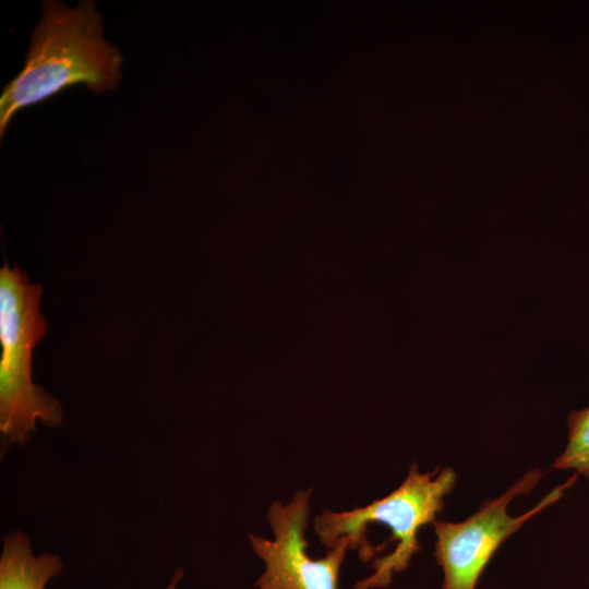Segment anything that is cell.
Here are the masks:
<instances>
[{"mask_svg": "<svg viewBox=\"0 0 589 589\" xmlns=\"http://www.w3.org/2000/svg\"><path fill=\"white\" fill-rule=\"evenodd\" d=\"M122 57L104 38L101 15L94 1L69 8L45 1L22 71L0 97V134L21 109L40 103L69 86L85 84L95 93L115 89Z\"/></svg>", "mask_w": 589, "mask_h": 589, "instance_id": "obj_1", "label": "cell"}, {"mask_svg": "<svg viewBox=\"0 0 589 589\" xmlns=\"http://www.w3.org/2000/svg\"><path fill=\"white\" fill-rule=\"evenodd\" d=\"M440 468L421 473L417 462H412L404 482L388 495L375 500L363 507L345 512L324 509L314 518V531L320 542L328 550L341 537L350 541V549L359 551L363 562L372 560L386 543L373 546L366 538L368 524L386 525L396 541L395 550L373 562L374 572L357 581L353 589H376L390 584L395 573L405 570L411 557L421 550L419 529L436 520L444 508V496L456 484V473L452 468Z\"/></svg>", "mask_w": 589, "mask_h": 589, "instance_id": "obj_2", "label": "cell"}, {"mask_svg": "<svg viewBox=\"0 0 589 589\" xmlns=\"http://www.w3.org/2000/svg\"><path fill=\"white\" fill-rule=\"evenodd\" d=\"M40 284L5 262L0 269V431L7 445H23L37 422L58 426L61 404L32 378L34 348L48 324L40 312Z\"/></svg>", "mask_w": 589, "mask_h": 589, "instance_id": "obj_3", "label": "cell"}, {"mask_svg": "<svg viewBox=\"0 0 589 589\" xmlns=\"http://www.w3.org/2000/svg\"><path fill=\"white\" fill-rule=\"evenodd\" d=\"M542 472L528 471L505 493L486 500L477 513L461 522L435 520L434 557L442 567V589H476L480 576L498 546L528 519L562 497L577 480L573 474L554 488L534 507L518 517L507 513L508 504L518 495L528 494L537 485Z\"/></svg>", "mask_w": 589, "mask_h": 589, "instance_id": "obj_4", "label": "cell"}, {"mask_svg": "<svg viewBox=\"0 0 589 589\" xmlns=\"http://www.w3.org/2000/svg\"><path fill=\"white\" fill-rule=\"evenodd\" d=\"M311 495L312 489L300 490L287 504L276 501L269 506L266 518L273 539L249 534L252 550L264 563L254 589H339L340 568L350 541L341 537L320 558L308 554L305 530Z\"/></svg>", "mask_w": 589, "mask_h": 589, "instance_id": "obj_5", "label": "cell"}, {"mask_svg": "<svg viewBox=\"0 0 589 589\" xmlns=\"http://www.w3.org/2000/svg\"><path fill=\"white\" fill-rule=\"evenodd\" d=\"M63 569L59 555L34 554L31 539L23 531H11L3 538L0 555V589H46Z\"/></svg>", "mask_w": 589, "mask_h": 589, "instance_id": "obj_6", "label": "cell"}, {"mask_svg": "<svg viewBox=\"0 0 589 589\" xmlns=\"http://www.w3.org/2000/svg\"><path fill=\"white\" fill-rule=\"evenodd\" d=\"M568 442L552 467L574 469L589 480V407L574 410L567 417Z\"/></svg>", "mask_w": 589, "mask_h": 589, "instance_id": "obj_7", "label": "cell"}, {"mask_svg": "<svg viewBox=\"0 0 589 589\" xmlns=\"http://www.w3.org/2000/svg\"><path fill=\"white\" fill-rule=\"evenodd\" d=\"M183 576H184L183 569L182 568H177L176 572L173 573L172 577H171L170 582L167 585L166 589H177V587L180 584V581L182 580Z\"/></svg>", "mask_w": 589, "mask_h": 589, "instance_id": "obj_8", "label": "cell"}]
</instances>
